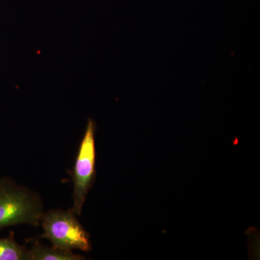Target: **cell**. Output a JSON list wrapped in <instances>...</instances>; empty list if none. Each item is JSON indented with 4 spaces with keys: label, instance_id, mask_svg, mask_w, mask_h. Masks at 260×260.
I'll return each instance as SVG.
<instances>
[{
    "label": "cell",
    "instance_id": "cell-1",
    "mask_svg": "<svg viewBox=\"0 0 260 260\" xmlns=\"http://www.w3.org/2000/svg\"><path fill=\"white\" fill-rule=\"evenodd\" d=\"M40 197L8 178H0V230L20 224L39 226L44 214Z\"/></svg>",
    "mask_w": 260,
    "mask_h": 260
},
{
    "label": "cell",
    "instance_id": "cell-2",
    "mask_svg": "<svg viewBox=\"0 0 260 260\" xmlns=\"http://www.w3.org/2000/svg\"><path fill=\"white\" fill-rule=\"evenodd\" d=\"M77 216L71 210L44 212L40 223L44 233L40 237L59 249L88 252L92 248L90 235Z\"/></svg>",
    "mask_w": 260,
    "mask_h": 260
},
{
    "label": "cell",
    "instance_id": "cell-3",
    "mask_svg": "<svg viewBox=\"0 0 260 260\" xmlns=\"http://www.w3.org/2000/svg\"><path fill=\"white\" fill-rule=\"evenodd\" d=\"M95 124L89 119L79 148L73 172V205L72 211L80 216L87 195L93 186L95 177Z\"/></svg>",
    "mask_w": 260,
    "mask_h": 260
},
{
    "label": "cell",
    "instance_id": "cell-5",
    "mask_svg": "<svg viewBox=\"0 0 260 260\" xmlns=\"http://www.w3.org/2000/svg\"><path fill=\"white\" fill-rule=\"evenodd\" d=\"M0 260H30L29 249L15 240L14 233L0 238Z\"/></svg>",
    "mask_w": 260,
    "mask_h": 260
},
{
    "label": "cell",
    "instance_id": "cell-4",
    "mask_svg": "<svg viewBox=\"0 0 260 260\" xmlns=\"http://www.w3.org/2000/svg\"><path fill=\"white\" fill-rule=\"evenodd\" d=\"M30 260H82L85 256L73 251L64 250L54 246H47L39 240L34 241L29 249Z\"/></svg>",
    "mask_w": 260,
    "mask_h": 260
}]
</instances>
